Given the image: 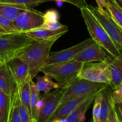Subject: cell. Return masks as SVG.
<instances>
[{"label": "cell", "mask_w": 122, "mask_h": 122, "mask_svg": "<svg viewBox=\"0 0 122 122\" xmlns=\"http://www.w3.org/2000/svg\"><path fill=\"white\" fill-rule=\"evenodd\" d=\"M11 107V97L0 90V122H9Z\"/></svg>", "instance_id": "cell-21"}, {"label": "cell", "mask_w": 122, "mask_h": 122, "mask_svg": "<svg viewBox=\"0 0 122 122\" xmlns=\"http://www.w3.org/2000/svg\"><path fill=\"white\" fill-rule=\"evenodd\" d=\"M63 89L58 88L51 93L45 94V102L38 112L37 122H48L60 105Z\"/></svg>", "instance_id": "cell-10"}, {"label": "cell", "mask_w": 122, "mask_h": 122, "mask_svg": "<svg viewBox=\"0 0 122 122\" xmlns=\"http://www.w3.org/2000/svg\"><path fill=\"white\" fill-rule=\"evenodd\" d=\"M59 13L57 10L54 9L49 10L44 13V23L57 22L59 20Z\"/></svg>", "instance_id": "cell-31"}, {"label": "cell", "mask_w": 122, "mask_h": 122, "mask_svg": "<svg viewBox=\"0 0 122 122\" xmlns=\"http://www.w3.org/2000/svg\"><path fill=\"white\" fill-rule=\"evenodd\" d=\"M13 22L18 31L27 32L40 28L44 23V13L29 7L21 12Z\"/></svg>", "instance_id": "cell-8"}, {"label": "cell", "mask_w": 122, "mask_h": 122, "mask_svg": "<svg viewBox=\"0 0 122 122\" xmlns=\"http://www.w3.org/2000/svg\"><path fill=\"white\" fill-rule=\"evenodd\" d=\"M36 83L30 80V112H31V120H37L38 115V110L37 108L38 101L40 98L41 94L40 92H38L35 87Z\"/></svg>", "instance_id": "cell-24"}, {"label": "cell", "mask_w": 122, "mask_h": 122, "mask_svg": "<svg viewBox=\"0 0 122 122\" xmlns=\"http://www.w3.org/2000/svg\"><path fill=\"white\" fill-rule=\"evenodd\" d=\"M52 122H62V121L61 120H56L53 121Z\"/></svg>", "instance_id": "cell-39"}, {"label": "cell", "mask_w": 122, "mask_h": 122, "mask_svg": "<svg viewBox=\"0 0 122 122\" xmlns=\"http://www.w3.org/2000/svg\"><path fill=\"white\" fill-rule=\"evenodd\" d=\"M114 107L119 122H122V103L114 104Z\"/></svg>", "instance_id": "cell-35"}, {"label": "cell", "mask_w": 122, "mask_h": 122, "mask_svg": "<svg viewBox=\"0 0 122 122\" xmlns=\"http://www.w3.org/2000/svg\"><path fill=\"white\" fill-rule=\"evenodd\" d=\"M17 93H18V91L15 95L11 97V107L9 122H22L19 115V112L18 107H17V101H16V97H17Z\"/></svg>", "instance_id": "cell-25"}, {"label": "cell", "mask_w": 122, "mask_h": 122, "mask_svg": "<svg viewBox=\"0 0 122 122\" xmlns=\"http://www.w3.org/2000/svg\"><path fill=\"white\" fill-rule=\"evenodd\" d=\"M113 1L122 8V0H113Z\"/></svg>", "instance_id": "cell-37"}, {"label": "cell", "mask_w": 122, "mask_h": 122, "mask_svg": "<svg viewBox=\"0 0 122 122\" xmlns=\"http://www.w3.org/2000/svg\"><path fill=\"white\" fill-rule=\"evenodd\" d=\"M96 2L98 5V9L101 10H104L105 9L107 0H96Z\"/></svg>", "instance_id": "cell-36"}, {"label": "cell", "mask_w": 122, "mask_h": 122, "mask_svg": "<svg viewBox=\"0 0 122 122\" xmlns=\"http://www.w3.org/2000/svg\"><path fill=\"white\" fill-rule=\"evenodd\" d=\"M4 33H7V32H6V31L0 26V34H3Z\"/></svg>", "instance_id": "cell-38"}, {"label": "cell", "mask_w": 122, "mask_h": 122, "mask_svg": "<svg viewBox=\"0 0 122 122\" xmlns=\"http://www.w3.org/2000/svg\"><path fill=\"white\" fill-rule=\"evenodd\" d=\"M94 42L92 38H89L78 43L77 45L74 46L68 49L62 50L61 51L50 53L49 57L44 66L60 64V63L72 61V59L75 57L77 54L81 51L86 48L90 46Z\"/></svg>", "instance_id": "cell-9"}, {"label": "cell", "mask_w": 122, "mask_h": 122, "mask_svg": "<svg viewBox=\"0 0 122 122\" xmlns=\"http://www.w3.org/2000/svg\"><path fill=\"white\" fill-rule=\"evenodd\" d=\"M101 91L96 95L94 101V104L93 107V122H99L100 118L101 110Z\"/></svg>", "instance_id": "cell-27"}, {"label": "cell", "mask_w": 122, "mask_h": 122, "mask_svg": "<svg viewBox=\"0 0 122 122\" xmlns=\"http://www.w3.org/2000/svg\"><path fill=\"white\" fill-rule=\"evenodd\" d=\"M32 80L31 77H29L28 79L22 83L21 85L18 86L19 93L20 99L21 102L25 107L26 108L28 111L30 113L31 117V112H30V80Z\"/></svg>", "instance_id": "cell-22"}, {"label": "cell", "mask_w": 122, "mask_h": 122, "mask_svg": "<svg viewBox=\"0 0 122 122\" xmlns=\"http://www.w3.org/2000/svg\"><path fill=\"white\" fill-rule=\"evenodd\" d=\"M99 92H95L92 93H88L78 98L72 99L62 104H60L52 116L50 117L48 122H52L53 121L56 120H61L65 119L83 102L85 101L90 97L97 94Z\"/></svg>", "instance_id": "cell-12"}, {"label": "cell", "mask_w": 122, "mask_h": 122, "mask_svg": "<svg viewBox=\"0 0 122 122\" xmlns=\"http://www.w3.org/2000/svg\"><path fill=\"white\" fill-rule=\"evenodd\" d=\"M81 16L87 26L91 38L99 44L108 54L113 57H118L121 55L119 49L116 47L102 26L87 7L81 9Z\"/></svg>", "instance_id": "cell-3"}, {"label": "cell", "mask_w": 122, "mask_h": 122, "mask_svg": "<svg viewBox=\"0 0 122 122\" xmlns=\"http://www.w3.org/2000/svg\"><path fill=\"white\" fill-rule=\"evenodd\" d=\"M34 41L26 32L17 31L0 34V64L19 57Z\"/></svg>", "instance_id": "cell-2"}, {"label": "cell", "mask_w": 122, "mask_h": 122, "mask_svg": "<svg viewBox=\"0 0 122 122\" xmlns=\"http://www.w3.org/2000/svg\"><path fill=\"white\" fill-rule=\"evenodd\" d=\"M107 122H119L117 113H116V110H115L114 104V102L112 108L111 109V111L110 112V114H109Z\"/></svg>", "instance_id": "cell-34"}, {"label": "cell", "mask_w": 122, "mask_h": 122, "mask_svg": "<svg viewBox=\"0 0 122 122\" xmlns=\"http://www.w3.org/2000/svg\"><path fill=\"white\" fill-rule=\"evenodd\" d=\"M105 9L114 21L122 28V8L113 0H107Z\"/></svg>", "instance_id": "cell-23"}, {"label": "cell", "mask_w": 122, "mask_h": 122, "mask_svg": "<svg viewBox=\"0 0 122 122\" xmlns=\"http://www.w3.org/2000/svg\"><path fill=\"white\" fill-rule=\"evenodd\" d=\"M108 55L103 48L94 42L90 46L77 54L72 61L82 63L93 62L94 61L102 62L107 61L108 58Z\"/></svg>", "instance_id": "cell-11"}, {"label": "cell", "mask_w": 122, "mask_h": 122, "mask_svg": "<svg viewBox=\"0 0 122 122\" xmlns=\"http://www.w3.org/2000/svg\"><path fill=\"white\" fill-rule=\"evenodd\" d=\"M83 63L75 61L44 66L40 72L51 77L56 81L60 88L64 89L78 78Z\"/></svg>", "instance_id": "cell-4"}, {"label": "cell", "mask_w": 122, "mask_h": 122, "mask_svg": "<svg viewBox=\"0 0 122 122\" xmlns=\"http://www.w3.org/2000/svg\"><path fill=\"white\" fill-rule=\"evenodd\" d=\"M108 85V84L105 83H97L77 78L68 86L62 89V95L60 104H62L88 93L101 92Z\"/></svg>", "instance_id": "cell-5"}, {"label": "cell", "mask_w": 122, "mask_h": 122, "mask_svg": "<svg viewBox=\"0 0 122 122\" xmlns=\"http://www.w3.org/2000/svg\"><path fill=\"white\" fill-rule=\"evenodd\" d=\"M120 52H121V51H120Z\"/></svg>", "instance_id": "cell-41"}, {"label": "cell", "mask_w": 122, "mask_h": 122, "mask_svg": "<svg viewBox=\"0 0 122 122\" xmlns=\"http://www.w3.org/2000/svg\"><path fill=\"white\" fill-rule=\"evenodd\" d=\"M101 110L99 122H107L110 112L113 105L111 97V87L109 85L101 90Z\"/></svg>", "instance_id": "cell-18"}, {"label": "cell", "mask_w": 122, "mask_h": 122, "mask_svg": "<svg viewBox=\"0 0 122 122\" xmlns=\"http://www.w3.org/2000/svg\"><path fill=\"white\" fill-rule=\"evenodd\" d=\"M0 90L11 97L18 91V86L7 63L0 64Z\"/></svg>", "instance_id": "cell-13"}, {"label": "cell", "mask_w": 122, "mask_h": 122, "mask_svg": "<svg viewBox=\"0 0 122 122\" xmlns=\"http://www.w3.org/2000/svg\"><path fill=\"white\" fill-rule=\"evenodd\" d=\"M97 93V94H98ZM92 96L83 102L76 110H74L66 118L63 119L65 122H83L86 119L85 114L95 101L96 95Z\"/></svg>", "instance_id": "cell-17"}, {"label": "cell", "mask_w": 122, "mask_h": 122, "mask_svg": "<svg viewBox=\"0 0 122 122\" xmlns=\"http://www.w3.org/2000/svg\"><path fill=\"white\" fill-rule=\"evenodd\" d=\"M59 38L56 37L47 40H35L19 56L28 66L29 76L32 79L44 66L51 47Z\"/></svg>", "instance_id": "cell-1"}, {"label": "cell", "mask_w": 122, "mask_h": 122, "mask_svg": "<svg viewBox=\"0 0 122 122\" xmlns=\"http://www.w3.org/2000/svg\"><path fill=\"white\" fill-rule=\"evenodd\" d=\"M0 26L7 32H17L18 30L14 25L13 21L0 16Z\"/></svg>", "instance_id": "cell-30"}, {"label": "cell", "mask_w": 122, "mask_h": 122, "mask_svg": "<svg viewBox=\"0 0 122 122\" xmlns=\"http://www.w3.org/2000/svg\"><path fill=\"white\" fill-rule=\"evenodd\" d=\"M0 3L23 5L33 8L39 5L40 0H0Z\"/></svg>", "instance_id": "cell-28"}, {"label": "cell", "mask_w": 122, "mask_h": 122, "mask_svg": "<svg viewBox=\"0 0 122 122\" xmlns=\"http://www.w3.org/2000/svg\"><path fill=\"white\" fill-rule=\"evenodd\" d=\"M65 26H66V25H64L61 24V23H59V21H57V22H46V23H44L38 28H43V29H48V30H57L65 28Z\"/></svg>", "instance_id": "cell-33"}, {"label": "cell", "mask_w": 122, "mask_h": 122, "mask_svg": "<svg viewBox=\"0 0 122 122\" xmlns=\"http://www.w3.org/2000/svg\"><path fill=\"white\" fill-rule=\"evenodd\" d=\"M50 1H62L70 3L74 6L77 7L81 10L84 7H87L88 4H87L86 0H40V4L42 3Z\"/></svg>", "instance_id": "cell-29"}, {"label": "cell", "mask_w": 122, "mask_h": 122, "mask_svg": "<svg viewBox=\"0 0 122 122\" xmlns=\"http://www.w3.org/2000/svg\"><path fill=\"white\" fill-rule=\"evenodd\" d=\"M7 64L10 68L18 86L24 83L28 77H30L28 66L19 57L11 59Z\"/></svg>", "instance_id": "cell-14"}, {"label": "cell", "mask_w": 122, "mask_h": 122, "mask_svg": "<svg viewBox=\"0 0 122 122\" xmlns=\"http://www.w3.org/2000/svg\"><path fill=\"white\" fill-rule=\"evenodd\" d=\"M29 8L23 5L0 3V16L14 22L21 12Z\"/></svg>", "instance_id": "cell-19"}, {"label": "cell", "mask_w": 122, "mask_h": 122, "mask_svg": "<svg viewBox=\"0 0 122 122\" xmlns=\"http://www.w3.org/2000/svg\"><path fill=\"white\" fill-rule=\"evenodd\" d=\"M31 122H37V120L32 119L31 120Z\"/></svg>", "instance_id": "cell-40"}, {"label": "cell", "mask_w": 122, "mask_h": 122, "mask_svg": "<svg viewBox=\"0 0 122 122\" xmlns=\"http://www.w3.org/2000/svg\"><path fill=\"white\" fill-rule=\"evenodd\" d=\"M35 84L36 90L38 92H43L45 94H47L53 89L60 88L57 83L52 80V78L49 76L44 74V76H37V82Z\"/></svg>", "instance_id": "cell-20"}, {"label": "cell", "mask_w": 122, "mask_h": 122, "mask_svg": "<svg viewBox=\"0 0 122 122\" xmlns=\"http://www.w3.org/2000/svg\"><path fill=\"white\" fill-rule=\"evenodd\" d=\"M87 7L105 29L116 47L122 52V28L114 21L105 9L101 10L91 5H88Z\"/></svg>", "instance_id": "cell-6"}, {"label": "cell", "mask_w": 122, "mask_h": 122, "mask_svg": "<svg viewBox=\"0 0 122 122\" xmlns=\"http://www.w3.org/2000/svg\"><path fill=\"white\" fill-rule=\"evenodd\" d=\"M16 101H17V107H18L19 112V115L22 122H31V117H30V113L28 111L26 108L23 105L20 99L19 89L18 93H17V97H16Z\"/></svg>", "instance_id": "cell-26"}, {"label": "cell", "mask_w": 122, "mask_h": 122, "mask_svg": "<svg viewBox=\"0 0 122 122\" xmlns=\"http://www.w3.org/2000/svg\"><path fill=\"white\" fill-rule=\"evenodd\" d=\"M68 30L67 26L57 30H50L43 28H36L27 31L26 34L30 38L35 40H47L56 37H61Z\"/></svg>", "instance_id": "cell-16"}, {"label": "cell", "mask_w": 122, "mask_h": 122, "mask_svg": "<svg viewBox=\"0 0 122 122\" xmlns=\"http://www.w3.org/2000/svg\"><path fill=\"white\" fill-rule=\"evenodd\" d=\"M107 61L111 73V82L109 86L114 89L122 83V52L118 57L109 55Z\"/></svg>", "instance_id": "cell-15"}, {"label": "cell", "mask_w": 122, "mask_h": 122, "mask_svg": "<svg viewBox=\"0 0 122 122\" xmlns=\"http://www.w3.org/2000/svg\"><path fill=\"white\" fill-rule=\"evenodd\" d=\"M78 78L110 85L111 73L107 60L98 63H83Z\"/></svg>", "instance_id": "cell-7"}, {"label": "cell", "mask_w": 122, "mask_h": 122, "mask_svg": "<svg viewBox=\"0 0 122 122\" xmlns=\"http://www.w3.org/2000/svg\"><path fill=\"white\" fill-rule=\"evenodd\" d=\"M111 97L114 104L122 103V83L114 89H111Z\"/></svg>", "instance_id": "cell-32"}]
</instances>
